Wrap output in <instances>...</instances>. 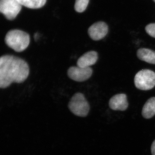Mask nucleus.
Returning a JSON list of instances; mask_svg holds the SVG:
<instances>
[{
	"mask_svg": "<svg viewBox=\"0 0 155 155\" xmlns=\"http://www.w3.org/2000/svg\"><path fill=\"white\" fill-rule=\"evenodd\" d=\"M92 73V69L90 67L82 68L78 66L70 67L67 71L69 78L78 82L87 80L91 77Z\"/></svg>",
	"mask_w": 155,
	"mask_h": 155,
	"instance_id": "423d86ee",
	"label": "nucleus"
},
{
	"mask_svg": "<svg viewBox=\"0 0 155 155\" xmlns=\"http://www.w3.org/2000/svg\"><path fill=\"white\" fill-rule=\"evenodd\" d=\"M22 8V5L17 0H0V11L7 19L16 18Z\"/></svg>",
	"mask_w": 155,
	"mask_h": 155,
	"instance_id": "39448f33",
	"label": "nucleus"
},
{
	"mask_svg": "<svg viewBox=\"0 0 155 155\" xmlns=\"http://www.w3.org/2000/svg\"><path fill=\"white\" fill-rule=\"evenodd\" d=\"M28 64L21 58L11 55L0 58V87L5 88L13 83H21L28 77Z\"/></svg>",
	"mask_w": 155,
	"mask_h": 155,
	"instance_id": "f257e3e1",
	"label": "nucleus"
},
{
	"mask_svg": "<svg viewBox=\"0 0 155 155\" xmlns=\"http://www.w3.org/2000/svg\"><path fill=\"white\" fill-rule=\"evenodd\" d=\"M30 41V36L28 33L18 29L9 31L5 38L6 45L17 52L26 49Z\"/></svg>",
	"mask_w": 155,
	"mask_h": 155,
	"instance_id": "f03ea898",
	"label": "nucleus"
},
{
	"mask_svg": "<svg viewBox=\"0 0 155 155\" xmlns=\"http://www.w3.org/2000/svg\"><path fill=\"white\" fill-rule=\"evenodd\" d=\"M108 26L105 22H97L91 25L88 28L89 35L92 39L99 41L104 38L107 34Z\"/></svg>",
	"mask_w": 155,
	"mask_h": 155,
	"instance_id": "0eeeda50",
	"label": "nucleus"
},
{
	"mask_svg": "<svg viewBox=\"0 0 155 155\" xmlns=\"http://www.w3.org/2000/svg\"><path fill=\"white\" fill-rule=\"evenodd\" d=\"M142 115L143 118L150 119L155 115V97H152L146 102L143 108Z\"/></svg>",
	"mask_w": 155,
	"mask_h": 155,
	"instance_id": "9b49d317",
	"label": "nucleus"
},
{
	"mask_svg": "<svg viewBox=\"0 0 155 155\" xmlns=\"http://www.w3.org/2000/svg\"><path fill=\"white\" fill-rule=\"evenodd\" d=\"M70 110L76 116L85 117L88 115L90 106L84 95L81 93L75 94L69 103Z\"/></svg>",
	"mask_w": 155,
	"mask_h": 155,
	"instance_id": "7ed1b4c3",
	"label": "nucleus"
},
{
	"mask_svg": "<svg viewBox=\"0 0 155 155\" xmlns=\"http://www.w3.org/2000/svg\"><path fill=\"white\" fill-rule=\"evenodd\" d=\"M89 0H76L75 5V11L78 13H82L86 10Z\"/></svg>",
	"mask_w": 155,
	"mask_h": 155,
	"instance_id": "ddd939ff",
	"label": "nucleus"
},
{
	"mask_svg": "<svg viewBox=\"0 0 155 155\" xmlns=\"http://www.w3.org/2000/svg\"><path fill=\"white\" fill-rule=\"evenodd\" d=\"M145 30L149 35L155 38V23H150L147 25Z\"/></svg>",
	"mask_w": 155,
	"mask_h": 155,
	"instance_id": "4468645a",
	"label": "nucleus"
},
{
	"mask_svg": "<svg viewBox=\"0 0 155 155\" xmlns=\"http://www.w3.org/2000/svg\"><path fill=\"white\" fill-rule=\"evenodd\" d=\"M137 57L140 60L150 64H155V51L150 49L140 48L137 51Z\"/></svg>",
	"mask_w": 155,
	"mask_h": 155,
	"instance_id": "9d476101",
	"label": "nucleus"
},
{
	"mask_svg": "<svg viewBox=\"0 0 155 155\" xmlns=\"http://www.w3.org/2000/svg\"><path fill=\"white\" fill-rule=\"evenodd\" d=\"M19 3L26 8L31 9H38L43 7L46 0H17Z\"/></svg>",
	"mask_w": 155,
	"mask_h": 155,
	"instance_id": "f8f14e48",
	"label": "nucleus"
},
{
	"mask_svg": "<svg viewBox=\"0 0 155 155\" xmlns=\"http://www.w3.org/2000/svg\"><path fill=\"white\" fill-rule=\"evenodd\" d=\"M98 56L95 51H90L81 56L78 60L77 66L82 68H87L94 65L97 61Z\"/></svg>",
	"mask_w": 155,
	"mask_h": 155,
	"instance_id": "1a4fd4ad",
	"label": "nucleus"
},
{
	"mask_svg": "<svg viewBox=\"0 0 155 155\" xmlns=\"http://www.w3.org/2000/svg\"><path fill=\"white\" fill-rule=\"evenodd\" d=\"M134 84L139 89L150 90L155 86V72L150 69H143L136 74Z\"/></svg>",
	"mask_w": 155,
	"mask_h": 155,
	"instance_id": "20e7f679",
	"label": "nucleus"
},
{
	"mask_svg": "<svg viewBox=\"0 0 155 155\" xmlns=\"http://www.w3.org/2000/svg\"><path fill=\"white\" fill-rule=\"evenodd\" d=\"M128 106L127 96L124 94L115 95L109 101V107L114 110L125 111Z\"/></svg>",
	"mask_w": 155,
	"mask_h": 155,
	"instance_id": "6e6552de",
	"label": "nucleus"
},
{
	"mask_svg": "<svg viewBox=\"0 0 155 155\" xmlns=\"http://www.w3.org/2000/svg\"><path fill=\"white\" fill-rule=\"evenodd\" d=\"M151 151L152 155H155V140L153 142L151 147Z\"/></svg>",
	"mask_w": 155,
	"mask_h": 155,
	"instance_id": "2eb2a0df",
	"label": "nucleus"
},
{
	"mask_svg": "<svg viewBox=\"0 0 155 155\" xmlns=\"http://www.w3.org/2000/svg\"><path fill=\"white\" fill-rule=\"evenodd\" d=\"M153 1H154V2H155V0H153Z\"/></svg>",
	"mask_w": 155,
	"mask_h": 155,
	"instance_id": "dca6fc26",
	"label": "nucleus"
}]
</instances>
